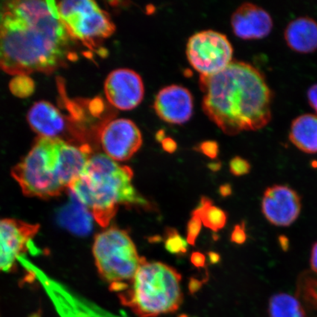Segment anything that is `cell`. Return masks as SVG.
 <instances>
[{"label": "cell", "mask_w": 317, "mask_h": 317, "mask_svg": "<svg viewBox=\"0 0 317 317\" xmlns=\"http://www.w3.org/2000/svg\"><path fill=\"white\" fill-rule=\"evenodd\" d=\"M57 1H0V70L11 75L49 73L71 59V40Z\"/></svg>", "instance_id": "1"}, {"label": "cell", "mask_w": 317, "mask_h": 317, "mask_svg": "<svg viewBox=\"0 0 317 317\" xmlns=\"http://www.w3.org/2000/svg\"><path fill=\"white\" fill-rule=\"evenodd\" d=\"M206 116L227 136L257 131L272 119V92L253 65L233 60L222 71L200 76Z\"/></svg>", "instance_id": "2"}, {"label": "cell", "mask_w": 317, "mask_h": 317, "mask_svg": "<svg viewBox=\"0 0 317 317\" xmlns=\"http://www.w3.org/2000/svg\"><path fill=\"white\" fill-rule=\"evenodd\" d=\"M92 155L88 145L39 136L30 152L13 168L12 176L27 196L53 198L69 189Z\"/></svg>", "instance_id": "3"}, {"label": "cell", "mask_w": 317, "mask_h": 317, "mask_svg": "<svg viewBox=\"0 0 317 317\" xmlns=\"http://www.w3.org/2000/svg\"><path fill=\"white\" fill-rule=\"evenodd\" d=\"M134 174L105 154H92L69 187L71 195L103 227L109 226L120 206L150 209L151 204L133 185Z\"/></svg>", "instance_id": "4"}, {"label": "cell", "mask_w": 317, "mask_h": 317, "mask_svg": "<svg viewBox=\"0 0 317 317\" xmlns=\"http://www.w3.org/2000/svg\"><path fill=\"white\" fill-rule=\"evenodd\" d=\"M181 274L172 267L141 257L128 289L118 295L121 303L139 317H156L177 312L183 301Z\"/></svg>", "instance_id": "5"}, {"label": "cell", "mask_w": 317, "mask_h": 317, "mask_svg": "<svg viewBox=\"0 0 317 317\" xmlns=\"http://www.w3.org/2000/svg\"><path fill=\"white\" fill-rule=\"evenodd\" d=\"M92 254L100 275L110 286L130 283L140 266L133 239L127 230L118 227H108L95 236Z\"/></svg>", "instance_id": "6"}, {"label": "cell", "mask_w": 317, "mask_h": 317, "mask_svg": "<svg viewBox=\"0 0 317 317\" xmlns=\"http://www.w3.org/2000/svg\"><path fill=\"white\" fill-rule=\"evenodd\" d=\"M57 7L71 37L87 45L107 39L115 31L108 13L92 0L57 1Z\"/></svg>", "instance_id": "7"}, {"label": "cell", "mask_w": 317, "mask_h": 317, "mask_svg": "<svg viewBox=\"0 0 317 317\" xmlns=\"http://www.w3.org/2000/svg\"><path fill=\"white\" fill-rule=\"evenodd\" d=\"M233 52L226 36L215 30L195 33L186 45L188 61L200 76L212 75L222 71L233 61Z\"/></svg>", "instance_id": "8"}, {"label": "cell", "mask_w": 317, "mask_h": 317, "mask_svg": "<svg viewBox=\"0 0 317 317\" xmlns=\"http://www.w3.org/2000/svg\"><path fill=\"white\" fill-rule=\"evenodd\" d=\"M142 136L133 121L117 118L101 129L100 144L104 154L117 162L129 160L140 148Z\"/></svg>", "instance_id": "9"}, {"label": "cell", "mask_w": 317, "mask_h": 317, "mask_svg": "<svg viewBox=\"0 0 317 317\" xmlns=\"http://www.w3.org/2000/svg\"><path fill=\"white\" fill-rule=\"evenodd\" d=\"M40 226L20 220L0 219V272L10 271L28 248Z\"/></svg>", "instance_id": "10"}, {"label": "cell", "mask_w": 317, "mask_h": 317, "mask_svg": "<svg viewBox=\"0 0 317 317\" xmlns=\"http://www.w3.org/2000/svg\"><path fill=\"white\" fill-rule=\"evenodd\" d=\"M109 102L120 110L136 108L143 99L145 87L142 77L129 68H118L110 73L104 83Z\"/></svg>", "instance_id": "11"}, {"label": "cell", "mask_w": 317, "mask_h": 317, "mask_svg": "<svg viewBox=\"0 0 317 317\" xmlns=\"http://www.w3.org/2000/svg\"><path fill=\"white\" fill-rule=\"evenodd\" d=\"M301 209V198L289 186L274 184L265 191L262 201V213L272 225L289 226L297 221Z\"/></svg>", "instance_id": "12"}, {"label": "cell", "mask_w": 317, "mask_h": 317, "mask_svg": "<svg viewBox=\"0 0 317 317\" xmlns=\"http://www.w3.org/2000/svg\"><path fill=\"white\" fill-rule=\"evenodd\" d=\"M193 97L190 91L178 85L163 88L156 95L154 103L155 113L168 124L187 122L193 113Z\"/></svg>", "instance_id": "13"}, {"label": "cell", "mask_w": 317, "mask_h": 317, "mask_svg": "<svg viewBox=\"0 0 317 317\" xmlns=\"http://www.w3.org/2000/svg\"><path fill=\"white\" fill-rule=\"evenodd\" d=\"M232 30L243 40L262 39L272 31L273 21L267 10L253 3L241 4L231 16Z\"/></svg>", "instance_id": "14"}, {"label": "cell", "mask_w": 317, "mask_h": 317, "mask_svg": "<svg viewBox=\"0 0 317 317\" xmlns=\"http://www.w3.org/2000/svg\"><path fill=\"white\" fill-rule=\"evenodd\" d=\"M32 130L42 137L59 138L66 128V121L57 107L51 103L40 101L35 103L27 114Z\"/></svg>", "instance_id": "15"}, {"label": "cell", "mask_w": 317, "mask_h": 317, "mask_svg": "<svg viewBox=\"0 0 317 317\" xmlns=\"http://www.w3.org/2000/svg\"><path fill=\"white\" fill-rule=\"evenodd\" d=\"M288 47L300 54H310L317 50V22L309 16L291 21L284 31Z\"/></svg>", "instance_id": "16"}, {"label": "cell", "mask_w": 317, "mask_h": 317, "mask_svg": "<svg viewBox=\"0 0 317 317\" xmlns=\"http://www.w3.org/2000/svg\"><path fill=\"white\" fill-rule=\"evenodd\" d=\"M289 140L300 151L306 154L317 153V115L303 114L291 124Z\"/></svg>", "instance_id": "17"}, {"label": "cell", "mask_w": 317, "mask_h": 317, "mask_svg": "<svg viewBox=\"0 0 317 317\" xmlns=\"http://www.w3.org/2000/svg\"><path fill=\"white\" fill-rule=\"evenodd\" d=\"M270 317H306V309L297 297L286 293L271 297L268 307Z\"/></svg>", "instance_id": "18"}, {"label": "cell", "mask_w": 317, "mask_h": 317, "mask_svg": "<svg viewBox=\"0 0 317 317\" xmlns=\"http://www.w3.org/2000/svg\"><path fill=\"white\" fill-rule=\"evenodd\" d=\"M201 219L205 226L218 232L225 227L227 222V214L218 206H214L212 200L202 196L198 207L192 212Z\"/></svg>", "instance_id": "19"}, {"label": "cell", "mask_w": 317, "mask_h": 317, "mask_svg": "<svg viewBox=\"0 0 317 317\" xmlns=\"http://www.w3.org/2000/svg\"><path fill=\"white\" fill-rule=\"evenodd\" d=\"M296 297L303 306L317 311V274L306 271L299 275Z\"/></svg>", "instance_id": "20"}, {"label": "cell", "mask_w": 317, "mask_h": 317, "mask_svg": "<svg viewBox=\"0 0 317 317\" xmlns=\"http://www.w3.org/2000/svg\"><path fill=\"white\" fill-rule=\"evenodd\" d=\"M57 306L61 317H127L115 316L108 312L90 309L76 303H65L63 300L57 301Z\"/></svg>", "instance_id": "21"}, {"label": "cell", "mask_w": 317, "mask_h": 317, "mask_svg": "<svg viewBox=\"0 0 317 317\" xmlns=\"http://www.w3.org/2000/svg\"><path fill=\"white\" fill-rule=\"evenodd\" d=\"M164 242L165 249L171 254L183 256L187 253V242L182 237L177 229L167 227Z\"/></svg>", "instance_id": "22"}, {"label": "cell", "mask_w": 317, "mask_h": 317, "mask_svg": "<svg viewBox=\"0 0 317 317\" xmlns=\"http://www.w3.org/2000/svg\"><path fill=\"white\" fill-rule=\"evenodd\" d=\"M229 169L235 177H242L249 174L251 166L246 159L240 157H235L230 161Z\"/></svg>", "instance_id": "23"}, {"label": "cell", "mask_w": 317, "mask_h": 317, "mask_svg": "<svg viewBox=\"0 0 317 317\" xmlns=\"http://www.w3.org/2000/svg\"><path fill=\"white\" fill-rule=\"evenodd\" d=\"M202 222L198 217L192 215V218L187 224L186 228V242L191 245H195L197 237L201 230Z\"/></svg>", "instance_id": "24"}, {"label": "cell", "mask_w": 317, "mask_h": 317, "mask_svg": "<svg viewBox=\"0 0 317 317\" xmlns=\"http://www.w3.org/2000/svg\"><path fill=\"white\" fill-rule=\"evenodd\" d=\"M198 151L210 159H215L219 153V146L215 141H205L200 144Z\"/></svg>", "instance_id": "25"}, {"label": "cell", "mask_w": 317, "mask_h": 317, "mask_svg": "<svg viewBox=\"0 0 317 317\" xmlns=\"http://www.w3.org/2000/svg\"><path fill=\"white\" fill-rule=\"evenodd\" d=\"M247 240L246 231H245V223L235 226L230 236V241L237 245H242Z\"/></svg>", "instance_id": "26"}, {"label": "cell", "mask_w": 317, "mask_h": 317, "mask_svg": "<svg viewBox=\"0 0 317 317\" xmlns=\"http://www.w3.org/2000/svg\"><path fill=\"white\" fill-rule=\"evenodd\" d=\"M191 262L198 268L206 267V256L200 252H193L191 255Z\"/></svg>", "instance_id": "27"}, {"label": "cell", "mask_w": 317, "mask_h": 317, "mask_svg": "<svg viewBox=\"0 0 317 317\" xmlns=\"http://www.w3.org/2000/svg\"><path fill=\"white\" fill-rule=\"evenodd\" d=\"M308 101L317 114V84L313 85L307 92Z\"/></svg>", "instance_id": "28"}, {"label": "cell", "mask_w": 317, "mask_h": 317, "mask_svg": "<svg viewBox=\"0 0 317 317\" xmlns=\"http://www.w3.org/2000/svg\"><path fill=\"white\" fill-rule=\"evenodd\" d=\"M161 142H162V148L167 153L173 154L177 150V142L172 138L165 137Z\"/></svg>", "instance_id": "29"}, {"label": "cell", "mask_w": 317, "mask_h": 317, "mask_svg": "<svg viewBox=\"0 0 317 317\" xmlns=\"http://www.w3.org/2000/svg\"><path fill=\"white\" fill-rule=\"evenodd\" d=\"M205 281H201V280H198V279L195 278V277H191L189 279V292L191 294H195V292H198L200 290L201 287H202L203 283Z\"/></svg>", "instance_id": "30"}, {"label": "cell", "mask_w": 317, "mask_h": 317, "mask_svg": "<svg viewBox=\"0 0 317 317\" xmlns=\"http://www.w3.org/2000/svg\"><path fill=\"white\" fill-rule=\"evenodd\" d=\"M310 264L312 271L317 274V242L314 244L313 247H312Z\"/></svg>", "instance_id": "31"}, {"label": "cell", "mask_w": 317, "mask_h": 317, "mask_svg": "<svg viewBox=\"0 0 317 317\" xmlns=\"http://www.w3.org/2000/svg\"><path fill=\"white\" fill-rule=\"evenodd\" d=\"M220 195L224 198L230 196L232 194V186L230 183H224L219 188Z\"/></svg>", "instance_id": "32"}, {"label": "cell", "mask_w": 317, "mask_h": 317, "mask_svg": "<svg viewBox=\"0 0 317 317\" xmlns=\"http://www.w3.org/2000/svg\"><path fill=\"white\" fill-rule=\"evenodd\" d=\"M279 245L283 251H287L289 249V238L285 235H280L278 237Z\"/></svg>", "instance_id": "33"}, {"label": "cell", "mask_w": 317, "mask_h": 317, "mask_svg": "<svg viewBox=\"0 0 317 317\" xmlns=\"http://www.w3.org/2000/svg\"><path fill=\"white\" fill-rule=\"evenodd\" d=\"M208 258H209V262L211 265H217L219 263L221 260V255L216 252L211 251L208 253Z\"/></svg>", "instance_id": "34"}, {"label": "cell", "mask_w": 317, "mask_h": 317, "mask_svg": "<svg viewBox=\"0 0 317 317\" xmlns=\"http://www.w3.org/2000/svg\"><path fill=\"white\" fill-rule=\"evenodd\" d=\"M208 168H209L210 171H213V172H217V171L221 170V162H212V163H209V165H208Z\"/></svg>", "instance_id": "35"}, {"label": "cell", "mask_w": 317, "mask_h": 317, "mask_svg": "<svg viewBox=\"0 0 317 317\" xmlns=\"http://www.w3.org/2000/svg\"><path fill=\"white\" fill-rule=\"evenodd\" d=\"M156 138H157V140L159 142H162L164 139L165 138V132L163 130H160L157 133V136H156Z\"/></svg>", "instance_id": "36"}]
</instances>
